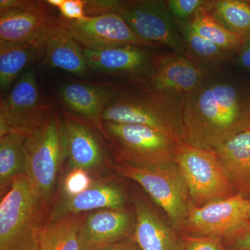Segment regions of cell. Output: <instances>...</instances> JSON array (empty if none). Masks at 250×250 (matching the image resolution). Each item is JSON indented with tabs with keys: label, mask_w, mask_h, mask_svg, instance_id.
I'll use <instances>...</instances> for the list:
<instances>
[{
	"label": "cell",
	"mask_w": 250,
	"mask_h": 250,
	"mask_svg": "<svg viewBox=\"0 0 250 250\" xmlns=\"http://www.w3.org/2000/svg\"><path fill=\"white\" fill-rule=\"evenodd\" d=\"M206 8L224 27L243 40L250 37V1H207Z\"/></svg>",
	"instance_id": "cb8c5ba5"
},
{
	"label": "cell",
	"mask_w": 250,
	"mask_h": 250,
	"mask_svg": "<svg viewBox=\"0 0 250 250\" xmlns=\"http://www.w3.org/2000/svg\"><path fill=\"white\" fill-rule=\"evenodd\" d=\"M126 194L121 186L109 179L94 181L85 191L74 197H62L50 220L67 214L125 207Z\"/></svg>",
	"instance_id": "ffe728a7"
},
{
	"label": "cell",
	"mask_w": 250,
	"mask_h": 250,
	"mask_svg": "<svg viewBox=\"0 0 250 250\" xmlns=\"http://www.w3.org/2000/svg\"><path fill=\"white\" fill-rule=\"evenodd\" d=\"M83 52L90 70L125 75L130 81H139L147 76L155 55L148 48L133 45L103 50L83 49Z\"/></svg>",
	"instance_id": "e0dca14e"
},
{
	"label": "cell",
	"mask_w": 250,
	"mask_h": 250,
	"mask_svg": "<svg viewBox=\"0 0 250 250\" xmlns=\"http://www.w3.org/2000/svg\"><path fill=\"white\" fill-rule=\"evenodd\" d=\"M237 193L250 198V128L213 151Z\"/></svg>",
	"instance_id": "44dd1931"
},
{
	"label": "cell",
	"mask_w": 250,
	"mask_h": 250,
	"mask_svg": "<svg viewBox=\"0 0 250 250\" xmlns=\"http://www.w3.org/2000/svg\"><path fill=\"white\" fill-rule=\"evenodd\" d=\"M26 136L8 134L0 136V189L11 187L14 179L25 174Z\"/></svg>",
	"instance_id": "603a6c76"
},
{
	"label": "cell",
	"mask_w": 250,
	"mask_h": 250,
	"mask_svg": "<svg viewBox=\"0 0 250 250\" xmlns=\"http://www.w3.org/2000/svg\"><path fill=\"white\" fill-rule=\"evenodd\" d=\"M82 214H67L49 220L41 233L39 250H81Z\"/></svg>",
	"instance_id": "7402d4cb"
},
{
	"label": "cell",
	"mask_w": 250,
	"mask_h": 250,
	"mask_svg": "<svg viewBox=\"0 0 250 250\" xmlns=\"http://www.w3.org/2000/svg\"><path fill=\"white\" fill-rule=\"evenodd\" d=\"M135 225L132 215L125 207L90 211L82 216L81 250H101L132 238Z\"/></svg>",
	"instance_id": "9a60e30c"
},
{
	"label": "cell",
	"mask_w": 250,
	"mask_h": 250,
	"mask_svg": "<svg viewBox=\"0 0 250 250\" xmlns=\"http://www.w3.org/2000/svg\"><path fill=\"white\" fill-rule=\"evenodd\" d=\"M250 220V198L233 197L203 207L192 204L186 228L193 236L224 238Z\"/></svg>",
	"instance_id": "7c38bea8"
},
{
	"label": "cell",
	"mask_w": 250,
	"mask_h": 250,
	"mask_svg": "<svg viewBox=\"0 0 250 250\" xmlns=\"http://www.w3.org/2000/svg\"><path fill=\"white\" fill-rule=\"evenodd\" d=\"M104 139L122 164L155 167L174 163L179 141L143 125L104 122Z\"/></svg>",
	"instance_id": "52a82bcc"
},
{
	"label": "cell",
	"mask_w": 250,
	"mask_h": 250,
	"mask_svg": "<svg viewBox=\"0 0 250 250\" xmlns=\"http://www.w3.org/2000/svg\"><path fill=\"white\" fill-rule=\"evenodd\" d=\"M93 182L89 172L81 169H73L67 173L62 182V197L76 196L85 191Z\"/></svg>",
	"instance_id": "83f0119b"
},
{
	"label": "cell",
	"mask_w": 250,
	"mask_h": 250,
	"mask_svg": "<svg viewBox=\"0 0 250 250\" xmlns=\"http://www.w3.org/2000/svg\"><path fill=\"white\" fill-rule=\"evenodd\" d=\"M40 56L39 43H0V89L4 93L31 59Z\"/></svg>",
	"instance_id": "d4e9b609"
},
{
	"label": "cell",
	"mask_w": 250,
	"mask_h": 250,
	"mask_svg": "<svg viewBox=\"0 0 250 250\" xmlns=\"http://www.w3.org/2000/svg\"><path fill=\"white\" fill-rule=\"evenodd\" d=\"M63 1L64 0H47V1H46V2L50 5V6H54V7L57 8L59 9L62 4V3H63Z\"/></svg>",
	"instance_id": "e575fe53"
},
{
	"label": "cell",
	"mask_w": 250,
	"mask_h": 250,
	"mask_svg": "<svg viewBox=\"0 0 250 250\" xmlns=\"http://www.w3.org/2000/svg\"><path fill=\"white\" fill-rule=\"evenodd\" d=\"M207 70L188 56L174 52L156 54L149 74L135 82L184 98L200 84Z\"/></svg>",
	"instance_id": "4fadbf2b"
},
{
	"label": "cell",
	"mask_w": 250,
	"mask_h": 250,
	"mask_svg": "<svg viewBox=\"0 0 250 250\" xmlns=\"http://www.w3.org/2000/svg\"><path fill=\"white\" fill-rule=\"evenodd\" d=\"M47 210L25 174L15 179L0 203V250H39Z\"/></svg>",
	"instance_id": "3957f363"
},
{
	"label": "cell",
	"mask_w": 250,
	"mask_h": 250,
	"mask_svg": "<svg viewBox=\"0 0 250 250\" xmlns=\"http://www.w3.org/2000/svg\"><path fill=\"white\" fill-rule=\"evenodd\" d=\"M115 12L145 40L167 46L174 52L192 57L165 1H118Z\"/></svg>",
	"instance_id": "9c48e42d"
},
{
	"label": "cell",
	"mask_w": 250,
	"mask_h": 250,
	"mask_svg": "<svg viewBox=\"0 0 250 250\" xmlns=\"http://www.w3.org/2000/svg\"><path fill=\"white\" fill-rule=\"evenodd\" d=\"M117 172L139 184L166 212L172 228L184 230L192 199L175 163L155 167L119 164Z\"/></svg>",
	"instance_id": "8992f818"
},
{
	"label": "cell",
	"mask_w": 250,
	"mask_h": 250,
	"mask_svg": "<svg viewBox=\"0 0 250 250\" xmlns=\"http://www.w3.org/2000/svg\"><path fill=\"white\" fill-rule=\"evenodd\" d=\"M223 241L228 250H250V220Z\"/></svg>",
	"instance_id": "4dcf8cb0"
},
{
	"label": "cell",
	"mask_w": 250,
	"mask_h": 250,
	"mask_svg": "<svg viewBox=\"0 0 250 250\" xmlns=\"http://www.w3.org/2000/svg\"><path fill=\"white\" fill-rule=\"evenodd\" d=\"M174 163L187 184L192 204L203 207L237 193L213 151L181 141L174 151Z\"/></svg>",
	"instance_id": "5b68a950"
},
{
	"label": "cell",
	"mask_w": 250,
	"mask_h": 250,
	"mask_svg": "<svg viewBox=\"0 0 250 250\" xmlns=\"http://www.w3.org/2000/svg\"><path fill=\"white\" fill-rule=\"evenodd\" d=\"M53 106L41 100L35 75L27 70L9 93L1 98L0 136L8 134L29 137L43 124Z\"/></svg>",
	"instance_id": "ba28073f"
},
{
	"label": "cell",
	"mask_w": 250,
	"mask_h": 250,
	"mask_svg": "<svg viewBox=\"0 0 250 250\" xmlns=\"http://www.w3.org/2000/svg\"><path fill=\"white\" fill-rule=\"evenodd\" d=\"M47 2L0 1V43H39L51 14Z\"/></svg>",
	"instance_id": "5bb4252c"
},
{
	"label": "cell",
	"mask_w": 250,
	"mask_h": 250,
	"mask_svg": "<svg viewBox=\"0 0 250 250\" xmlns=\"http://www.w3.org/2000/svg\"><path fill=\"white\" fill-rule=\"evenodd\" d=\"M86 0H64L59 10L61 17L70 21H81L87 18L85 14Z\"/></svg>",
	"instance_id": "1f68e13d"
},
{
	"label": "cell",
	"mask_w": 250,
	"mask_h": 250,
	"mask_svg": "<svg viewBox=\"0 0 250 250\" xmlns=\"http://www.w3.org/2000/svg\"><path fill=\"white\" fill-rule=\"evenodd\" d=\"M116 88V83L75 82L62 85L59 94L67 110L90 122L104 138V111Z\"/></svg>",
	"instance_id": "ac0fdd59"
},
{
	"label": "cell",
	"mask_w": 250,
	"mask_h": 250,
	"mask_svg": "<svg viewBox=\"0 0 250 250\" xmlns=\"http://www.w3.org/2000/svg\"><path fill=\"white\" fill-rule=\"evenodd\" d=\"M63 160L70 170L98 172L109 166V159L100 131L90 122L62 108V111Z\"/></svg>",
	"instance_id": "30bf717a"
},
{
	"label": "cell",
	"mask_w": 250,
	"mask_h": 250,
	"mask_svg": "<svg viewBox=\"0 0 250 250\" xmlns=\"http://www.w3.org/2000/svg\"><path fill=\"white\" fill-rule=\"evenodd\" d=\"M175 22L188 52L197 62L215 67L228 60L231 54L199 35L192 29L189 21H175Z\"/></svg>",
	"instance_id": "4316f807"
},
{
	"label": "cell",
	"mask_w": 250,
	"mask_h": 250,
	"mask_svg": "<svg viewBox=\"0 0 250 250\" xmlns=\"http://www.w3.org/2000/svg\"><path fill=\"white\" fill-rule=\"evenodd\" d=\"M136 225L133 238L142 250H185L182 237L144 199L135 197Z\"/></svg>",
	"instance_id": "d6986e66"
},
{
	"label": "cell",
	"mask_w": 250,
	"mask_h": 250,
	"mask_svg": "<svg viewBox=\"0 0 250 250\" xmlns=\"http://www.w3.org/2000/svg\"><path fill=\"white\" fill-rule=\"evenodd\" d=\"M189 22L199 35L213 42L225 52L231 54L238 52L241 48L243 39L220 24L209 14L205 5L197 11Z\"/></svg>",
	"instance_id": "484cf974"
},
{
	"label": "cell",
	"mask_w": 250,
	"mask_h": 250,
	"mask_svg": "<svg viewBox=\"0 0 250 250\" xmlns=\"http://www.w3.org/2000/svg\"><path fill=\"white\" fill-rule=\"evenodd\" d=\"M183 98L153 89L138 82L117 84L104 111V122L143 125L176 141H183Z\"/></svg>",
	"instance_id": "7a4b0ae2"
},
{
	"label": "cell",
	"mask_w": 250,
	"mask_h": 250,
	"mask_svg": "<svg viewBox=\"0 0 250 250\" xmlns=\"http://www.w3.org/2000/svg\"><path fill=\"white\" fill-rule=\"evenodd\" d=\"M235 62L242 68L250 71V37L243 40L241 48L237 52Z\"/></svg>",
	"instance_id": "d6a6232c"
},
{
	"label": "cell",
	"mask_w": 250,
	"mask_h": 250,
	"mask_svg": "<svg viewBox=\"0 0 250 250\" xmlns=\"http://www.w3.org/2000/svg\"><path fill=\"white\" fill-rule=\"evenodd\" d=\"M60 18L69 34L83 49L103 50L126 45L149 49L161 45L140 37L117 13L87 17L81 21Z\"/></svg>",
	"instance_id": "8fae6325"
},
{
	"label": "cell",
	"mask_w": 250,
	"mask_h": 250,
	"mask_svg": "<svg viewBox=\"0 0 250 250\" xmlns=\"http://www.w3.org/2000/svg\"><path fill=\"white\" fill-rule=\"evenodd\" d=\"M166 6L175 21L187 22L190 21L197 11L205 6V0H167Z\"/></svg>",
	"instance_id": "f1b7e54d"
},
{
	"label": "cell",
	"mask_w": 250,
	"mask_h": 250,
	"mask_svg": "<svg viewBox=\"0 0 250 250\" xmlns=\"http://www.w3.org/2000/svg\"><path fill=\"white\" fill-rule=\"evenodd\" d=\"M101 250H142L134 238H128Z\"/></svg>",
	"instance_id": "836d02e7"
},
{
	"label": "cell",
	"mask_w": 250,
	"mask_h": 250,
	"mask_svg": "<svg viewBox=\"0 0 250 250\" xmlns=\"http://www.w3.org/2000/svg\"><path fill=\"white\" fill-rule=\"evenodd\" d=\"M214 70L184 97L182 107L183 141L210 151L250 128L249 98L231 77Z\"/></svg>",
	"instance_id": "6da1fadb"
},
{
	"label": "cell",
	"mask_w": 250,
	"mask_h": 250,
	"mask_svg": "<svg viewBox=\"0 0 250 250\" xmlns=\"http://www.w3.org/2000/svg\"><path fill=\"white\" fill-rule=\"evenodd\" d=\"M25 175L41 201L48 207L63 161L62 116L50 111L43 124L25 142Z\"/></svg>",
	"instance_id": "277c9868"
},
{
	"label": "cell",
	"mask_w": 250,
	"mask_h": 250,
	"mask_svg": "<svg viewBox=\"0 0 250 250\" xmlns=\"http://www.w3.org/2000/svg\"><path fill=\"white\" fill-rule=\"evenodd\" d=\"M40 56L51 67L79 77L90 70L83 48L69 34L62 19L51 15L40 39Z\"/></svg>",
	"instance_id": "2e32d148"
},
{
	"label": "cell",
	"mask_w": 250,
	"mask_h": 250,
	"mask_svg": "<svg viewBox=\"0 0 250 250\" xmlns=\"http://www.w3.org/2000/svg\"><path fill=\"white\" fill-rule=\"evenodd\" d=\"M185 250H228L223 238L218 237L182 236Z\"/></svg>",
	"instance_id": "f546056e"
}]
</instances>
